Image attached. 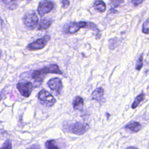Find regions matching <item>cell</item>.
Segmentation results:
<instances>
[{
    "label": "cell",
    "mask_w": 149,
    "mask_h": 149,
    "mask_svg": "<svg viewBox=\"0 0 149 149\" xmlns=\"http://www.w3.org/2000/svg\"><path fill=\"white\" fill-rule=\"evenodd\" d=\"M144 98H145V94H144V93H142V94L137 95L132 105V108L135 109L136 108H137V107L139 105V104L141 101H143L144 100Z\"/></svg>",
    "instance_id": "cell-16"
},
{
    "label": "cell",
    "mask_w": 149,
    "mask_h": 149,
    "mask_svg": "<svg viewBox=\"0 0 149 149\" xmlns=\"http://www.w3.org/2000/svg\"><path fill=\"white\" fill-rule=\"evenodd\" d=\"M23 20L25 26L30 30H34L37 26L38 18L34 12L26 13L24 15Z\"/></svg>",
    "instance_id": "cell-3"
},
{
    "label": "cell",
    "mask_w": 149,
    "mask_h": 149,
    "mask_svg": "<svg viewBox=\"0 0 149 149\" xmlns=\"http://www.w3.org/2000/svg\"><path fill=\"white\" fill-rule=\"evenodd\" d=\"M78 24L80 28H86V29H91L92 30L98 31V29L97 26L94 23H92V22L80 21L78 22Z\"/></svg>",
    "instance_id": "cell-13"
},
{
    "label": "cell",
    "mask_w": 149,
    "mask_h": 149,
    "mask_svg": "<svg viewBox=\"0 0 149 149\" xmlns=\"http://www.w3.org/2000/svg\"><path fill=\"white\" fill-rule=\"evenodd\" d=\"M131 2L134 6H137L138 5L141 3L143 2V0H134V1H132Z\"/></svg>",
    "instance_id": "cell-25"
},
{
    "label": "cell",
    "mask_w": 149,
    "mask_h": 149,
    "mask_svg": "<svg viewBox=\"0 0 149 149\" xmlns=\"http://www.w3.org/2000/svg\"><path fill=\"white\" fill-rule=\"evenodd\" d=\"M16 87L21 95L24 97H29L33 90L32 83L24 80L19 81Z\"/></svg>",
    "instance_id": "cell-5"
},
{
    "label": "cell",
    "mask_w": 149,
    "mask_h": 149,
    "mask_svg": "<svg viewBox=\"0 0 149 149\" xmlns=\"http://www.w3.org/2000/svg\"><path fill=\"white\" fill-rule=\"evenodd\" d=\"M52 24V21L49 18H44L41 19L40 23H38V30H46Z\"/></svg>",
    "instance_id": "cell-12"
},
{
    "label": "cell",
    "mask_w": 149,
    "mask_h": 149,
    "mask_svg": "<svg viewBox=\"0 0 149 149\" xmlns=\"http://www.w3.org/2000/svg\"><path fill=\"white\" fill-rule=\"evenodd\" d=\"M38 100L41 104L47 107H52L56 102L54 96L45 89H42L38 94Z\"/></svg>",
    "instance_id": "cell-2"
},
{
    "label": "cell",
    "mask_w": 149,
    "mask_h": 149,
    "mask_svg": "<svg viewBox=\"0 0 149 149\" xmlns=\"http://www.w3.org/2000/svg\"><path fill=\"white\" fill-rule=\"evenodd\" d=\"M27 149H41V148L39 144H36L30 146L29 147H28Z\"/></svg>",
    "instance_id": "cell-23"
},
{
    "label": "cell",
    "mask_w": 149,
    "mask_h": 149,
    "mask_svg": "<svg viewBox=\"0 0 149 149\" xmlns=\"http://www.w3.org/2000/svg\"><path fill=\"white\" fill-rule=\"evenodd\" d=\"M51 37L48 35L44 36V37L40 38L33 42H31L27 45V48L31 51L40 50L42 49L48 44V41L50 40Z\"/></svg>",
    "instance_id": "cell-4"
},
{
    "label": "cell",
    "mask_w": 149,
    "mask_h": 149,
    "mask_svg": "<svg viewBox=\"0 0 149 149\" xmlns=\"http://www.w3.org/2000/svg\"><path fill=\"white\" fill-rule=\"evenodd\" d=\"M148 29H149V23H148V19H147L144 22L143 24V29L142 32L146 34H148Z\"/></svg>",
    "instance_id": "cell-21"
},
{
    "label": "cell",
    "mask_w": 149,
    "mask_h": 149,
    "mask_svg": "<svg viewBox=\"0 0 149 149\" xmlns=\"http://www.w3.org/2000/svg\"><path fill=\"white\" fill-rule=\"evenodd\" d=\"M2 99V94L0 93V101Z\"/></svg>",
    "instance_id": "cell-28"
},
{
    "label": "cell",
    "mask_w": 149,
    "mask_h": 149,
    "mask_svg": "<svg viewBox=\"0 0 149 149\" xmlns=\"http://www.w3.org/2000/svg\"><path fill=\"white\" fill-rule=\"evenodd\" d=\"M126 128L130 129L133 132H138L141 129V124L138 122H132L125 126Z\"/></svg>",
    "instance_id": "cell-14"
},
{
    "label": "cell",
    "mask_w": 149,
    "mask_h": 149,
    "mask_svg": "<svg viewBox=\"0 0 149 149\" xmlns=\"http://www.w3.org/2000/svg\"><path fill=\"white\" fill-rule=\"evenodd\" d=\"M3 2L5 4V5L7 6L8 9L10 10H13L16 9L17 7V3L16 1H3Z\"/></svg>",
    "instance_id": "cell-18"
},
{
    "label": "cell",
    "mask_w": 149,
    "mask_h": 149,
    "mask_svg": "<svg viewBox=\"0 0 149 149\" xmlns=\"http://www.w3.org/2000/svg\"><path fill=\"white\" fill-rule=\"evenodd\" d=\"M89 129V125L87 123L76 122L72 127V132L77 135H81L85 133Z\"/></svg>",
    "instance_id": "cell-8"
},
{
    "label": "cell",
    "mask_w": 149,
    "mask_h": 149,
    "mask_svg": "<svg viewBox=\"0 0 149 149\" xmlns=\"http://www.w3.org/2000/svg\"><path fill=\"white\" fill-rule=\"evenodd\" d=\"M73 107L75 110H81L84 106V101L83 98L79 96L76 97L73 100Z\"/></svg>",
    "instance_id": "cell-11"
},
{
    "label": "cell",
    "mask_w": 149,
    "mask_h": 149,
    "mask_svg": "<svg viewBox=\"0 0 149 149\" xmlns=\"http://www.w3.org/2000/svg\"><path fill=\"white\" fill-rule=\"evenodd\" d=\"M48 73H56L62 74V72L56 64H51L40 69L34 70L31 74V77L36 81L42 82L45 75Z\"/></svg>",
    "instance_id": "cell-1"
},
{
    "label": "cell",
    "mask_w": 149,
    "mask_h": 149,
    "mask_svg": "<svg viewBox=\"0 0 149 149\" xmlns=\"http://www.w3.org/2000/svg\"><path fill=\"white\" fill-rule=\"evenodd\" d=\"M126 149H138V148H137L136 147H129Z\"/></svg>",
    "instance_id": "cell-27"
},
{
    "label": "cell",
    "mask_w": 149,
    "mask_h": 149,
    "mask_svg": "<svg viewBox=\"0 0 149 149\" xmlns=\"http://www.w3.org/2000/svg\"><path fill=\"white\" fill-rule=\"evenodd\" d=\"M6 134V132L5 130L2 129H0V139L3 138Z\"/></svg>",
    "instance_id": "cell-26"
},
{
    "label": "cell",
    "mask_w": 149,
    "mask_h": 149,
    "mask_svg": "<svg viewBox=\"0 0 149 149\" xmlns=\"http://www.w3.org/2000/svg\"><path fill=\"white\" fill-rule=\"evenodd\" d=\"M48 86L55 94H59L62 89V81L59 77H55L50 79L47 83Z\"/></svg>",
    "instance_id": "cell-7"
},
{
    "label": "cell",
    "mask_w": 149,
    "mask_h": 149,
    "mask_svg": "<svg viewBox=\"0 0 149 149\" xmlns=\"http://www.w3.org/2000/svg\"><path fill=\"white\" fill-rule=\"evenodd\" d=\"M143 54H141L139 56V58H138L137 62H136V66H135V69L137 70H140L142 66H143Z\"/></svg>",
    "instance_id": "cell-19"
},
{
    "label": "cell",
    "mask_w": 149,
    "mask_h": 149,
    "mask_svg": "<svg viewBox=\"0 0 149 149\" xmlns=\"http://www.w3.org/2000/svg\"><path fill=\"white\" fill-rule=\"evenodd\" d=\"M104 94V90L102 87L97 88L93 91L92 93L93 99L98 102H100L103 98Z\"/></svg>",
    "instance_id": "cell-10"
},
{
    "label": "cell",
    "mask_w": 149,
    "mask_h": 149,
    "mask_svg": "<svg viewBox=\"0 0 149 149\" xmlns=\"http://www.w3.org/2000/svg\"><path fill=\"white\" fill-rule=\"evenodd\" d=\"M93 6L95 9L97 10L100 12H104L106 9V5L102 1H95Z\"/></svg>",
    "instance_id": "cell-15"
},
{
    "label": "cell",
    "mask_w": 149,
    "mask_h": 149,
    "mask_svg": "<svg viewBox=\"0 0 149 149\" xmlns=\"http://www.w3.org/2000/svg\"><path fill=\"white\" fill-rule=\"evenodd\" d=\"M0 149H12V143L9 139L6 140L2 145Z\"/></svg>",
    "instance_id": "cell-20"
},
{
    "label": "cell",
    "mask_w": 149,
    "mask_h": 149,
    "mask_svg": "<svg viewBox=\"0 0 149 149\" xmlns=\"http://www.w3.org/2000/svg\"><path fill=\"white\" fill-rule=\"evenodd\" d=\"M45 147L47 149H60L57 145H56L55 142L54 140H48L45 142Z\"/></svg>",
    "instance_id": "cell-17"
},
{
    "label": "cell",
    "mask_w": 149,
    "mask_h": 149,
    "mask_svg": "<svg viewBox=\"0 0 149 149\" xmlns=\"http://www.w3.org/2000/svg\"><path fill=\"white\" fill-rule=\"evenodd\" d=\"M80 28L79 26L78 23L77 22H72L64 27L65 31L70 34H74L77 33L80 30Z\"/></svg>",
    "instance_id": "cell-9"
},
{
    "label": "cell",
    "mask_w": 149,
    "mask_h": 149,
    "mask_svg": "<svg viewBox=\"0 0 149 149\" xmlns=\"http://www.w3.org/2000/svg\"><path fill=\"white\" fill-rule=\"evenodd\" d=\"M54 8V4L51 1H40L37 8V11L40 16L51 12Z\"/></svg>",
    "instance_id": "cell-6"
},
{
    "label": "cell",
    "mask_w": 149,
    "mask_h": 149,
    "mask_svg": "<svg viewBox=\"0 0 149 149\" xmlns=\"http://www.w3.org/2000/svg\"><path fill=\"white\" fill-rule=\"evenodd\" d=\"M122 2H123V1H111V3H112V5H114L115 7L118 6L119 5H120Z\"/></svg>",
    "instance_id": "cell-24"
},
{
    "label": "cell",
    "mask_w": 149,
    "mask_h": 149,
    "mask_svg": "<svg viewBox=\"0 0 149 149\" xmlns=\"http://www.w3.org/2000/svg\"><path fill=\"white\" fill-rule=\"evenodd\" d=\"M61 2H62V6H63V8L66 9V8H68L69 6L70 1L64 0V1H62Z\"/></svg>",
    "instance_id": "cell-22"
},
{
    "label": "cell",
    "mask_w": 149,
    "mask_h": 149,
    "mask_svg": "<svg viewBox=\"0 0 149 149\" xmlns=\"http://www.w3.org/2000/svg\"><path fill=\"white\" fill-rule=\"evenodd\" d=\"M1 54H2V52H1V51L0 50V58H1Z\"/></svg>",
    "instance_id": "cell-29"
}]
</instances>
